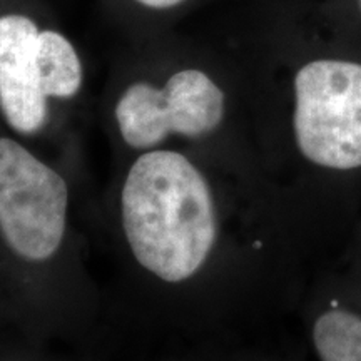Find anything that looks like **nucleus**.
Segmentation results:
<instances>
[{"label": "nucleus", "mask_w": 361, "mask_h": 361, "mask_svg": "<svg viewBox=\"0 0 361 361\" xmlns=\"http://www.w3.org/2000/svg\"><path fill=\"white\" fill-rule=\"evenodd\" d=\"M107 218L126 273L162 314L296 311L331 263L273 189L191 147L121 159Z\"/></svg>", "instance_id": "1"}, {"label": "nucleus", "mask_w": 361, "mask_h": 361, "mask_svg": "<svg viewBox=\"0 0 361 361\" xmlns=\"http://www.w3.org/2000/svg\"><path fill=\"white\" fill-rule=\"evenodd\" d=\"M223 42L241 71L269 186L338 256L361 216V52L293 0L259 4Z\"/></svg>", "instance_id": "2"}, {"label": "nucleus", "mask_w": 361, "mask_h": 361, "mask_svg": "<svg viewBox=\"0 0 361 361\" xmlns=\"http://www.w3.org/2000/svg\"><path fill=\"white\" fill-rule=\"evenodd\" d=\"M102 114L119 159L191 147L269 186L241 71L223 40L206 42L176 30L128 40L107 79Z\"/></svg>", "instance_id": "3"}, {"label": "nucleus", "mask_w": 361, "mask_h": 361, "mask_svg": "<svg viewBox=\"0 0 361 361\" xmlns=\"http://www.w3.org/2000/svg\"><path fill=\"white\" fill-rule=\"evenodd\" d=\"M74 154L0 128V314L96 313L75 224Z\"/></svg>", "instance_id": "4"}, {"label": "nucleus", "mask_w": 361, "mask_h": 361, "mask_svg": "<svg viewBox=\"0 0 361 361\" xmlns=\"http://www.w3.org/2000/svg\"><path fill=\"white\" fill-rule=\"evenodd\" d=\"M87 89L80 47L45 0H0V128L51 151L69 149Z\"/></svg>", "instance_id": "5"}, {"label": "nucleus", "mask_w": 361, "mask_h": 361, "mask_svg": "<svg viewBox=\"0 0 361 361\" xmlns=\"http://www.w3.org/2000/svg\"><path fill=\"white\" fill-rule=\"evenodd\" d=\"M126 40L174 30V25L209 0H99Z\"/></svg>", "instance_id": "6"}, {"label": "nucleus", "mask_w": 361, "mask_h": 361, "mask_svg": "<svg viewBox=\"0 0 361 361\" xmlns=\"http://www.w3.org/2000/svg\"><path fill=\"white\" fill-rule=\"evenodd\" d=\"M313 11L333 39L361 52V0H328Z\"/></svg>", "instance_id": "7"}, {"label": "nucleus", "mask_w": 361, "mask_h": 361, "mask_svg": "<svg viewBox=\"0 0 361 361\" xmlns=\"http://www.w3.org/2000/svg\"><path fill=\"white\" fill-rule=\"evenodd\" d=\"M343 251L348 252V255H351V256H355V258L361 259V216H360L358 223H356L353 233H351L348 243H346L345 250Z\"/></svg>", "instance_id": "8"}]
</instances>
